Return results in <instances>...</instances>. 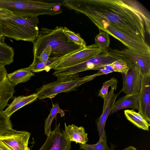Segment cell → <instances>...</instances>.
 Instances as JSON below:
<instances>
[{"mask_svg": "<svg viewBox=\"0 0 150 150\" xmlns=\"http://www.w3.org/2000/svg\"><path fill=\"white\" fill-rule=\"evenodd\" d=\"M62 4L86 15L91 21H104L145 40L143 18L125 0H64Z\"/></svg>", "mask_w": 150, "mask_h": 150, "instance_id": "obj_1", "label": "cell"}, {"mask_svg": "<svg viewBox=\"0 0 150 150\" xmlns=\"http://www.w3.org/2000/svg\"><path fill=\"white\" fill-rule=\"evenodd\" d=\"M63 27L53 29L42 28L33 42L34 58L37 57L47 46L52 49L49 59L56 60L76 52L84 47L70 40L63 31Z\"/></svg>", "mask_w": 150, "mask_h": 150, "instance_id": "obj_2", "label": "cell"}, {"mask_svg": "<svg viewBox=\"0 0 150 150\" xmlns=\"http://www.w3.org/2000/svg\"><path fill=\"white\" fill-rule=\"evenodd\" d=\"M118 60L125 62L130 69L132 68L134 64L132 61L122 51L117 49H109L96 56L76 65L55 70L53 74L56 76L57 80L67 79L79 76V73L90 70H99L102 67L111 64Z\"/></svg>", "mask_w": 150, "mask_h": 150, "instance_id": "obj_3", "label": "cell"}, {"mask_svg": "<svg viewBox=\"0 0 150 150\" xmlns=\"http://www.w3.org/2000/svg\"><path fill=\"white\" fill-rule=\"evenodd\" d=\"M39 23L38 16L30 15L12 14L8 18L0 20V26L4 37L33 43L38 35Z\"/></svg>", "mask_w": 150, "mask_h": 150, "instance_id": "obj_4", "label": "cell"}, {"mask_svg": "<svg viewBox=\"0 0 150 150\" xmlns=\"http://www.w3.org/2000/svg\"><path fill=\"white\" fill-rule=\"evenodd\" d=\"M61 5L59 2L41 1L0 0V8L8 10L15 16L56 15L62 13Z\"/></svg>", "mask_w": 150, "mask_h": 150, "instance_id": "obj_5", "label": "cell"}, {"mask_svg": "<svg viewBox=\"0 0 150 150\" xmlns=\"http://www.w3.org/2000/svg\"><path fill=\"white\" fill-rule=\"evenodd\" d=\"M108 73L105 69L98 70L96 73L82 77L79 76L67 79L58 80L42 85L36 89L38 98L42 100L47 98L52 99L58 93L68 92L77 90L82 84L93 80L95 78Z\"/></svg>", "mask_w": 150, "mask_h": 150, "instance_id": "obj_6", "label": "cell"}, {"mask_svg": "<svg viewBox=\"0 0 150 150\" xmlns=\"http://www.w3.org/2000/svg\"><path fill=\"white\" fill-rule=\"evenodd\" d=\"M99 30L107 33L135 52L150 54L149 45L145 39L128 33L104 21L92 20Z\"/></svg>", "mask_w": 150, "mask_h": 150, "instance_id": "obj_7", "label": "cell"}, {"mask_svg": "<svg viewBox=\"0 0 150 150\" xmlns=\"http://www.w3.org/2000/svg\"><path fill=\"white\" fill-rule=\"evenodd\" d=\"M102 52L95 44L86 46L76 52L55 60L48 68L50 70H55L71 67L86 61Z\"/></svg>", "mask_w": 150, "mask_h": 150, "instance_id": "obj_8", "label": "cell"}, {"mask_svg": "<svg viewBox=\"0 0 150 150\" xmlns=\"http://www.w3.org/2000/svg\"><path fill=\"white\" fill-rule=\"evenodd\" d=\"M30 132L11 129L0 136V141L8 150H30Z\"/></svg>", "mask_w": 150, "mask_h": 150, "instance_id": "obj_9", "label": "cell"}, {"mask_svg": "<svg viewBox=\"0 0 150 150\" xmlns=\"http://www.w3.org/2000/svg\"><path fill=\"white\" fill-rule=\"evenodd\" d=\"M71 142L67 137L64 130L61 131L59 123L47 136L44 144L39 150H71Z\"/></svg>", "mask_w": 150, "mask_h": 150, "instance_id": "obj_10", "label": "cell"}, {"mask_svg": "<svg viewBox=\"0 0 150 150\" xmlns=\"http://www.w3.org/2000/svg\"><path fill=\"white\" fill-rule=\"evenodd\" d=\"M138 95V113L150 124V75L142 77L141 87Z\"/></svg>", "mask_w": 150, "mask_h": 150, "instance_id": "obj_11", "label": "cell"}, {"mask_svg": "<svg viewBox=\"0 0 150 150\" xmlns=\"http://www.w3.org/2000/svg\"><path fill=\"white\" fill-rule=\"evenodd\" d=\"M15 86L8 79L5 66L0 65V111H3L8 105V102L15 92Z\"/></svg>", "mask_w": 150, "mask_h": 150, "instance_id": "obj_12", "label": "cell"}, {"mask_svg": "<svg viewBox=\"0 0 150 150\" xmlns=\"http://www.w3.org/2000/svg\"><path fill=\"white\" fill-rule=\"evenodd\" d=\"M123 87L121 91L126 95L138 94L140 89L142 76L135 67L125 74L122 73Z\"/></svg>", "mask_w": 150, "mask_h": 150, "instance_id": "obj_13", "label": "cell"}, {"mask_svg": "<svg viewBox=\"0 0 150 150\" xmlns=\"http://www.w3.org/2000/svg\"><path fill=\"white\" fill-rule=\"evenodd\" d=\"M122 51L132 61L142 77L150 75V54L139 53L127 48Z\"/></svg>", "mask_w": 150, "mask_h": 150, "instance_id": "obj_14", "label": "cell"}, {"mask_svg": "<svg viewBox=\"0 0 150 150\" xmlns=\"http://www.w3.org/2000/svg\"><path fill=\"white\" fill-rule=\"evenodd\" d=\"M64 127L65 134L69 141L83 144L88 142V134L83 127H79L74 124L67 125L65 123Z\"/></svg>", "mask_w": 150, "mask_h": 150, "instance_id": "obj_15", "label": "cell"}, {"mask_svg": "<svg viewBox=\"0 0 150 150\" xmlns=\"http://www.w3.org/2000/svg\"><path fill=\"white\" fill-rule=\"evenodd\" d=\"M38 98V96L36 93L27 96H22L15 97L12 103L3 112L10 118L18 110L36 100Z\"/></svg>", "mask_w": 150, "mask_h": 150, "instance_id": "obj_16", "label": "cell"}, {"mask_svg": "<svg viewBox=\"0 0 150 150\" xmlns=\"http://www.w3.org/2000/svg\"><path fill=\"white\" fill-rule=\"evenodd\" d=\"M138 93L126 95L119 98L115 102L111 113L114 114L119 110L127 108H132L138 110L139 108Z\"/></svg>", "mask_w": 150, "mask_h": 150, "instance_id": "obj_17", "label": "cell"}, {"mask_svg": "<svg viewBox=\"0 0 150 150\" xmlns=\"http://www.w3.org/2000/svg\"><path fill=\"white\" fill-rule=\"evenodd\" d=\"M35 76L29 67L18 69L13 73L8 74V80L15 86L29 81Z\"/></svg>", "mask_w": 150, "mask_h": 150, "instance_id": "obj_18", "label": "cell"}, {"mask_svg": "<svg viewBox=\"0 0 150 150\" xmlns=\"http://www.w3.org/2000/svg\"><path fill=\"white\" fill-rule=\"evenodd\" d=\"M124 114L126 118L138 128L149 131L150 124L144 117L133 110H126Z\"/></svg>", "mask_w": 150, "mask_h": 150, "instance_id": "obj_19", "label": "cell"}, {"mask_svg": "<svg viewBox=\"0 0 150 150\" xmlns=\"http://www.w3.org/2000/svg\"><path fill=\"white\" fill-rule=\"evenodd\" d=\"M121 91L118 93L114 95L109 105L103 111V113L97 121V125L98 131L100 137L99 139H101L106 133L104 127L107 119L111 112L115 100Z\"/></svg>", "mask_w": 150, "mask_h": 150, "instance_id": "obj_20", "label": "cell"}, {"mask_svg": "<svg viewBox=\"0 0 150 150\" xmlns=\"http://www.w3.org/2000/svg\"><path fill=\"white\" fill-rule=\"evenodd\" d=\"M126 2L140 14L145 25V30L149 35L150 30V14L147 11L139 2L134 0H125Z\"/></svg>", "mask_w": 150, "mask_h": 150, "instance_id": "obj_21", "label": "cell"}, {"mask_svg": "<svg viewBox=\"0 0 150 150\" xmlns=\"http://www.w3.org/2000/svg\"><path fill=\"white\" fill-rule=\"evenodd\" d=\"M13 49L4 42H0V65H9L13 61Z\"/></svg>", "mask_w": 150, "mask_h": 150, "instance_id": "obj_22", "label": "cell"}, {"mask_svg": "<svg viewBox=\"0 0 150 150\" xmlns=\"http://www.w3.org/2000/svg\"><path fill=\"white\" fill-rule=\"evenodd\" d=\"M58 113H60L61 117L64 116V111L59 106L58 103L53 105L50 113L45 120L44 126L45 134L47 136L51 132V125L53 119Z\"/></svg>", "mask_w": 150, "mask_h": 150, "instance_id": "obj_23", "label": "cell"}, {"mask_svg": "<svg viewBox=\"0 0 150 150\" xmlns=\"http://www.w3.org/2000/svg\"><path fill=\"white\" fill-rule=\"evenodd\" d=\"M106 133L101 139H99L96 144H79L80 149L83 150H115V146L112 144L111 147H109L107 143Z\"/></svg>", "mask_w": 150, "mask_h": 150, "instance_id": "obj_24", "label": "cell"}, {"mask_svg": "<svg viewBox=\"0 0 150 150\" xmlns=\"http://www.w3.org/2000/svg\"><path fill=\"white\" fill-rule=\"evenodd\" d=\"M95 44L96 46L103 52H106L110 43L109 34L105 31L99 30V33L95 37Z\"/></svg>", "mask_w": 150, "mask_h": 150, "instance_id": "obj_25", "label": "cell"}, {"mask_svg": "<svg viewBox=\"0 0 150 150\" xmlns=\"http://www.w3.org/2000/svg\"><path fill=\"white\" fill-rule=\"evenodd\" d=\"M54 59H49L46 62L40 61L37 58H34L32 63L29 66L33 72H38L44 70L48 72L50 70L48 66L53 63Z\"/></svg>", "mask_w": 150, "mask_h": 150, "instance_id": "obj_26", "label": "cell"}, {"mask_svg": "<svg viewBox=\"0 0 150 150\" xmlns=\"http://www.w3.org/2000/svg\"><path fill=\"white\" fill-rule=\"evenodd\" d=\"M63 31L69 39L76 44L83 47L86 46V42L79 33L72 31L66 27L63 28Z\"/></svg>", "mask_w": 150, "mask_h": 150, "instance_id": "obj_27", "label": "cell"}, {"mask_svg": "<svg viewBox=\"0 0 150 150\" xmlns=\"http://www.w3.org/2000/svg\"><path fill=\"white\" fill-rule=\"evenodd\" d=\"M117 84V80L114 77L105 81L103 83V85L99 91L98 96L101 97L103 99L105 98L108 93L109 88L116 90Z\"/></svg>", "mask_w": 150, "mask_h": 150, "instance_id": "obj_28", "label": "cell"}, {"mask_svg": "<svg viewBox=\"0 0 150 150\" xmlns=\"http://www.w3.org/2000/svg\"><path fill=\"white\" fill-rule=\"evenodd\" d=\"M12 128V124L10 118L3 111H0V136Z\"/></svg>", "mask_w": 150, "mask_h": 150, "instance_id": "obj_29", "label": "cell"}, {"mask_svg": "<svg viewBox=\"0 0 150 150\" xmlns=\"http://www.w3.org/2000/svg\"><path fill=\"white\" fill-rule=\"evenodd\" d=\"M110 65L114 72H120L126 74L130 70L127 63L121 60L115 61Z\"/></svg>", "mask_w": 150, "mask_h": 150, "instance_id": "obj_30", "label": "cell"}, {"mask_svg": "<svg viewBox=\"0 0 150 150\" xmlns=\"http://www.w3.org/2000/svg\"><path fill=\"white\" fill-rule=\"evenodd\" d=\"M51 52V48L49 46H47L41 52L39 56L35 58H37L42 62H47L50 58Z\"/></svg>", "mask_w": 150, "mask_h": 150, "instance_id": "obj_31", "label": "cell"}, {"mask_svg": "<svg viewBox=\"0 0 150 150\" xmlns=\"http://www.w3.org/2000/svg\"><path fill=\"white\" fill-rule=\"evenodd\" d=\"M114 89L111 88L110 91L108 93L105 98L104 99V104L103 109V111L109 105L114 96Z\"/></svg>", "mask_w": 150, "mask_h": 150, "instance_id": "obj_32", "label": "cell"}, {"mask_svg": "<svg viewBox=\"0 0 150 150\" xmlns=\"http://www.w3.org/2000/svg\"><path fill=\"white\" fill-rule=\"evenodd\" d=\"M12 14V13L8 10L0 8V20L8 18Z\"/></svg>", "mask_w": 150, "mask_h": 150, "instance_id": "obj_33", "label": "cell"}, {"mask_svg": "<svg viewBox=\"0 0 150 150\" xmlns=\"http://www.w3.org/2000/svg\"><path fill=\"white\" fill-rule=\"evenodd\" d=\"M5 38L3 36L0 26V42H4Z\"/></svg>", "mask_w": 150, "mask_h": 150, "instance_id": "obj_34", "label": "cell"}, {"mask_svg": "<svg viewBox=\"0 0 150 150\" xmlns=\"http://www.w3.org/2000/svg\"><path fill=\"white\" fill-rule=\"evenodd\" d=\"M122 150H137L136 149L132 146H130L126 147Z\"/></svg>", "mask_w": 150, "mask_h": 150, "instance_id": "obj_35", "label": "cell"}, {"mask_svg": "<svg viewBox=\"0 0 150 150\" xmlns=\"http://www.w3.org/2000/svg\"><path fill=\"white\" fill-rule=\"evenodd\" d=\"M0 150H8L0 141Z\"/></svg>", "mask_w": 150, "mask_h": 150, "instance_id": "obj_36", "label": "cell"}]
</instances>
